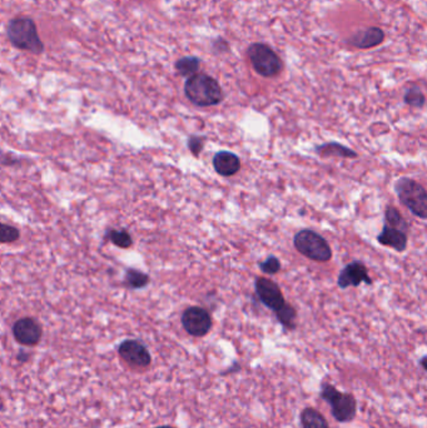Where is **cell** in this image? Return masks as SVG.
Here are the masks:
<instances>
[{
    "label": "cell",
    "mask_w": 427,
    "mask_h": 428,
    "mask_svg": "<svg viewBox=\"0 0 427 428\" xmlns=\"http://www.w3.org/2000/svg\"><path fill=\"white\" fill-rule=\"evenodd\" d=\"M186 97L198 107H212L223 101L218 82L207 74H193L184 84Z\"/></svg>",
    "instance_id": "cell-1"
},
{
    "label": "cell",
    "mask_w": 427,
    "mask_h": 428,
    "mask_svg": "<svg viewBox=\"0 0 427 428\" xmlns=\"http://www.w3.org/2000/svg\"><path fill=\"white\" fill-rule=\"evenodd\" d=\"M321 399L331 408L333 418L338 423L352 422L357 415V401L352 393L341 392L336 387L328 383H321Z\"/></svg>",
    "instance_id": "cell-2"
},
{
    "label": "cell",
    "mask_w": 427,
    "mask_h": 428,
    "mask_svg": "<svg viewBox=\"0 0 427 428\" xmlns=\"http://www.w3.org/2000/svg\"><path fill=\"white\" fill-rule=\"evenodd\" d=\"M8 36L13 45L22 50H28L31 53H42V41L38 34L36 25L33 19L19 17L14 18L8 24Z\"/></svg>",
    "instance_id": "cell-3"
},
{
    "label": "cell",
    "mask_w": 427,
    "mask_h": 428,
    "mask_svg": "<svg viewBox=\"0 0 427 428\" xmlns=\"http://www.w3.org/2000/svg\"><path fill=\"white\" fill-rule=\"evenodd\" d=\"M395 192L398 194L400 202L410 209V212L421 218H427V193L426 190L414 179H398L395 183Z\"/></svg>",
    "instance_id": "cell-4"
},
{
    "label": "cell",
    "mask_w": 427,
    "mask_h": 428,
    "mask_svg": "<svg viewBox=\"0 0 427 428\" xmlns=\"http://www.w3.org/2000/svg\"><path fill=\"white\" fill-rule=\"evenodd\" d=\"M293 244L302 256L307 257L311 261L328 262L332 258V250L330 244L315 231H300L293 238Z\"/></svg>",
    "instance_id": "cell-5"
},
{
    "label": "cell",
    "mask_w": 427,
    "mask_h": 428,
    "mask_svg": "<svg viewBox=\"0 0 427 428\" xmlns=\"http://www.w3.org/2000/svg\"><path fill=\"white\" fill-rule=\"evenodd\" d=\"M248 57L255 71L262 77H276L282 71V62L279 55L266 44H252L248 48Z\"/></svg>",
    "instance_id": "cell-6"
},
{
    "label": "cell",
    "mask_w": 427,
    "mask_h": 428,
    "mask_svg": "<svg viewBox=\"0 0 427 428\" xmlns=\"http://www.w3.org/2000/svg\"><path fill=\"white\" fill-rule=\"evenodd\" d=\"M182 326L184 331L192 337H204L214 326L212 317L201 307H188L182 315Z\"/></svg>",
    "instance_id": "cell-7"
},
{
    "label": "cell",
    "mask_w": 427,
    "mask_h": 428,
    "mask_svg": "<svg viewBox=\"0 0 427 428\" xmlns=\"http://www.w3.org/2000/svg\"><path fill=\"white\" fill-rule=\"evenodd\" d=\"M118 355L131 369H147L152 362L148 348L136 339H125L118 347Z\"/></svg>",
    "instance_id": "cell-8"
},
{
    "label": "cell",
    "mask_w": 427,
    "mask_h": 428,
    "mask_svg": "<svg viewBox=\"0 0 427 428\" xmlns=\"http://www.w3.org/2000/svg\"><path fill=\"white\" fill-rule=\"evenodd\" d=\"M255 293L257 297L265 304L268 309H271L273 313H277L287 302L282 294V291L277 283L267 278H257L255 283Z\"/></svg>",
    "instance_id": "cell-9"
},
{
    "label": "cell",
    "mask_w": 427,
    "mask_h": 428,
    "mask_svg": "<svg viewBox=\"0 0 427 428\" xmlns=\"http://www.w3.org/2000/svg\"><path fill=\"white\" fill-rule=\"evenodd\" d=\"M42 334L41 324L30 317L20 318L13 326V336L20 345L28 347L38 345L42 339Z\"/></svg>",
    "instance_id": "cell-10"
},
{
    "label": "cell",
    "mask_w": 427,
    "mask_h": 428,
    "mask_svg": "<svg viewBox=\"0 0 427 428\" xmlns=\"http://www.w3.org/2000/svg\"><path fill=\"white\" fill-rule=\"evenodd\" d=\"M372 285V280L368 276L366 266L360 261L351 262L341 271L338 276L337 285L341 290H346L349 287H358L360 283Z\"/></svg>",
    "instance_id": "cell-11"
},
{
    "label": "cell",
    "mask_w": 427,
    "mask_h": 428,
    "mask_svg": "<svg viewBox=\"0 0 427 428\" xmlns=\"http://www.w3.org/2000/svg\"><path fill=\"white\" fill-rule=\"evenodd\" d=\"M214 168L216 172L223 177H232L241 169V161L232 152L220 150L214 157Z\"/></svg>",
    "instance_id": "cell-12"
},
{
    "label": "cell",
    "mask_w": 427,
    "mask_h": 428,
    "mask_svg": "<svg viewBox=\"0 0 427 428\" xmlns=\"http://www.w3.org/2000/svg\"><path fill=\"white\" fill-rule=\"evenodd\" d=\"M377 241L385 247H390L398 252H404L407 247V234L398 228L385 224Z\"/></svg>",
    "instance_id": "cell-13"
},
{
    "label": "cell",
    "mask_w": 427,
    "mask_h": 428,
    "mask_svg": "<svg viewBox=\"0 0 427 428\" xmlns=\"http://www.w3.org/2000/svg\"><path fill=\"white\" fill-rule=\"evenodd\" d=\"M384 31L380 28H370L357 33L356 36L351 39V43L357 48H372L379 45L384 41Z\"/></svg>",
    "instance_id": "cell-14"
},
{
    "label": "cell",
    "mask_w": 427,
    "mask_h": 428,
    "mask_svg": "<svg viewBox=\"0 0 427 428\" xmlns=\"http://www.w3.org/2000/svg\"><path fill=\"white\" fill-rule=\"evenodd\" d=\"M300 420L302 428H330L325 416L314 407L303 408Z\"/></svg>",
    "instance_id": "cell-15"
},
{
    "label": "cell",
    "mask_w": 427,
    "mask_h": 428,
    "mask_svg": "<svg viewBox=\"0 0 427 428\" xmlns=\"http://www.w3.org/2000/svg\"><path fill=\"white\" fill-rule=\"evenodd\" d=\"M317 153L325 157L330 155H336V157H342V158H356L357 153L352 149L344 147L340 143H325L320 147L315 149Z\"/></svg>",
    "instance_id": "cell-16"
},
{
    "label": "cell",
    "mask_w": 427,
    "mask_h": 428,
    "mask_svg": "<svg viewBox=\"0 0 427 428\" xmlns=\"http://www.w3.org/2000/svg\"><path fill=\"white\" fill-rule=\"evenodd\" d=\"M385 224L398 228L402 232L407 233L409 231V223L405 220L404 217L398 212V209L392 206H388L385 211Z\"/></svg>",
    "instance_id": "cell-17"
},
{
    "label": "cell",
    "mask_w": 427,
    "mask_h": 428,
    "mask_svg": "<svg viewBox=\"0 0 427 428\" xmlns=\"http://www.w3.org/2000/svg\"><path fill=\"white\" fill-rule=\"evenodd\" d=\"M274 315L286 329L293 331L296 328V309L293 308L291 304H286Z\"/></svg>",
    "instance_id": "cell-18"
},
{
    "label": "cell",
    "mask_w": 427,
    "mask_h": 428,
    "mask_svg": "<svg viewBox=\"0 0 427 428\" xmlns=\"http://www.w3.org/2000/svg\"><path fill=\"white\" fill-rule=\"evenodd\" d=\"M149 283L148 274L143 273L141 271H136L133 268H130L125 273V285H128L132 290H139L144 288Z\"/></svg>",
    "instance_id": "cell-19"
},
{
    "label": "cell",
    "mask_w": 427,
    "mask_h": 428,
    "mask_svg": "<svg viewBox=\"0 0 427 428\" xmlns=\"http://www.w3.org/2000/svg\"><path fill=\"white\" fill-rule=\"evenodd\" d=\"M198 68H200V60L193 57L182 58L176 63V69L183 77H192L193 74H196Z\"/></svg>",
    "instance_id": "cell-20"
},
{
    "label": "cell",
    "mask_w": 427,
    "mask_h": 428,
    "mask_svg": "<svg viewBox=\"0 0 427 428\" xmlns=\"http://www.w3.org/2000/svg\"><path fill=\"white\" fill-rule=\"evenodd\" d=\"M107 237L111 239V242L115 244L117 247H120V248H130L133 243L131 234L125 229H122V231L112 229V231L108 232Z\"/></svg>",
    "instance_id": "cell-21"
},
{
    "label": "cell",
    "mask_w": 427,
    "mask_h": 428,
    "mask_svg": "<svg viewBox=\"0 0 427 428\" xmlns=\"http://www.w3.org/2000/svg\"><path fill=\"white\" fill-rule=\"evenodd\" d=\"M20 232L18 228L9 226L6 223H0V243H13L18 241Z\"/></svg>",
    "instance_id": "cell-22"
},
{
    "label": "cell",
    "mask_w": 427,
    "mask_h": 428,
    "mask_svg": "<svg viewBox=\"0 0 427 428\" xmlns=\"http://www.w3.org/2000/svg\"><path fill=\"white\" fill-rule=\"evenodd\" d=\"M405 103L411 107L422 108L425 104V95L419 88H411L405 94Z\"/></svg>",
    "instance_id": "cell-23"
},
{
    "label": "cell",
    "mask_w": 427,
    "mask_h": 428,
    "mask_svg": "<svg viewBox=\"0 0 427 428\" xmlns=\"http://www.w3.org/2000/svg\"><path fill=\"white\" fill-rule=\"evenodd\" d=\"M262 272L266 274H276L281 271V262L274 256L268 257L266 261L260 263Z\"/></svg>",
    "instance_id": "cell-24"
},
{
    "label": "cell",
    "mask_w": 427,
    "mask_h": 428,
    "mask_svg": "<svg viewBox=\"0 0 427 428\" xmlns=\"http://www.w3.org/2000/svg\"><path fill=\"white\" fill-rule=\"evenodd\" d=\"M204 137H200V136H192L188 139V147H190V152L193 153V155L198 157L200 153L202 152L203 147H204Z\"/></svg>",
    "instance_id": "cell-25"
},
{
    "label": "cell",
    "mask_w": 427,
    "mask_h": 428,
    "mask_svg": "<svg viewBox=\"0 0 427 428\" xmlns=\"http://www.w3.org/2000/svg\"><path fill=\"white\" fill-rule=\"evenodd\" d=\"M420 364H421L422 369H424V371H426V356L422 357L421 361H420Z\"/></svg>",
    "instance_id": "cell-26"
},
{
    "label": "cell",
    "mask_w": 427,
    "mask_h": 428,
    "mask_svg": "<svg viewBox=\"0 0 427 428\" xmlns=\"http://www.w3.org/2000/svg\"><path fill=\"white\" fill-rule=\"evenodd\" d=\"M155 428H174V427H172V426H158V427H155Z\"/></svg>",
    "instance_id": "cell-27"
}]
</instances>
